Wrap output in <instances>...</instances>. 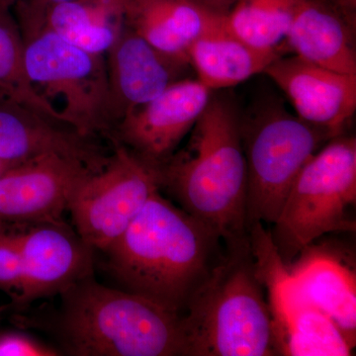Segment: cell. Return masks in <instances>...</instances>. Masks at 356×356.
Instances as JSON below:
<instances>
[{"mask_svg":"<svg viewBox=\"0 0 356 356\" xmlns=\"http://www.w3.org/2000/svg\"><path fill=\"white\" fill-rule=\"evenodd\" d=\"M255 271L266 291L277 355L348 356L353 346L330 318L303 296L264 222L248 227Z\"/></svg>","mask_w":356,"mask_h":356,"instance_id":"ba28073f","label":"cell"},{"mask_svg":"<svg viewBox=\"0 0 356 356\" xmlns=\"http://www.w3.org/2000/svg\"><path fill=\"white\" fill-rule=\"evenodd\" d=\"M14 165H16L15 163H6V161H0V177H1L7 170L13 168Z\"/></svg>","mask_w":356,"mask_h":356,"instance_id":"83f0119b","label":"cell"},{"mask_svg":"<svg viewBox=\"0 0 356 356\" xmlns=\"http://www.w3.org/2000/svg\"><path fill=\"white\" fill-rule=\"evenodd\" d=\"M192 1L209 9L213 13L226 15L238 2V0H192Z\"/></svg>","mask_w":356,"mask_h":356,"instance_id":"484cf974","label":"cell"},{"mask_svg":"<svg viewBox=\"0 0 356 356\" xmlns=\"http://www.w3.org/2000/svg\"><path fill=\"white\" fill-rule=\"evenodd\" d=\"M21 1V0H0V7H3V8L10 9L11 7L15 6L17 2Z\"/></svg>","mask_w":356,"mask_h":356,"instance_id":"f1b7e54d","label":"cell"},{"mask_svg":"<svg viewBox=\"0 0 356 356\" xmlns=\"http://www.w3.org/2000/svg\"><path fill=\"white\" fill-rule=\"evenodd\" d=\"M0 88L10 99L63 123L56 107L33 86L26 70L24 41L19 26L9 9L3 7H0Z\"/></svg>","mask_w":356,"mask_h":356,"instance_id":"7402d4cb","label":"cell"},{"mask_svg":"<svg viewBox=\"0 0 356 356\" xmlns=\"http://www.w3.org/2000/svg\"><path fill=\"white\" fill-rule=\"evenodd\" d=\"M9 98L8 95L3 90V89L0 88V100L7 99Z\"/></svg>","mask_w":356,"mask_h":356,"instance_id":"f546056e","label":"cell"},{"mask_svg":"<svg viewBox=\"0 0 356 356\" xmlns=\"http://www.w3.org/2000/svg\"><path fill=\"white\" fill-rule=\"evenodd\" d=\"M124 25L161 51L188 60L192 42L225 25V15L192 0H118Z\"/></svg>","mask_w":356,"mask_h":356,"instance_id":"2e32d148","label":"cell"},{"mask_svg":"<svg viewBox=\"0 0 356 356\" xmlns=\"http://www.w3.org/2000/svg\"><path fill=\"white\" fill-rule=\"evenodd\" d=\"M93 139L10 98L0 100V161L17 165L58 154L79 159L99 172L110 156Z\"/></svg>","mask_w":356,"mask_h":356,"instance_id":"9a60e30c","label":"cell"},{"mask_svg":"<svg viewBox=\"0 0 356 356\" xmlns=\"http://www.w3.org/2000/svg\"><path fill=\"white\" fill-rule=\"evenodd\" d=\"M54 325L65 355L185 356L181 316L93 274L60 295Z\"/></svg>","mask_w":356,"mask_h":356,"instance_id":"3957f363","label":"cell"},{"mask_svg":"<svg viewBox=\"0 0 356 356\" xmlns=\"http://www.w3.org/2000/svg\"><path fill=\"white\" fill-rule=\"evenodd\" d=\"M93 172L79 159L58 154L14 165L0 177V222L63 219L74 194Z\"/></svg>","mask_w":356,"mask_h":356,"instance_id":"7c38bea8","label":"cell"},{"mask_svg":"<svg viewBox=\"0 0 356 356\" xmlns=\"http://www.w3.org/2000/svg\"><path fill=\"white\" fill-rule=\"evenodd\" d=\"M191 133L186 147L158 168L161 188L227 248L235 247L248 238L241 115L228 98L212 95Z\"/></svg>","mask_w":356,"mask_h":356,"instance_id":"7a4b0ae2","label":"cell"},{"mask_svg":"<svg viewBox=\"0 0 356 356\" xmlns=\"http://www.w3.org/2000/svg\"><path fill=\"white\" fill-rule=\"evenodd\" d=\"M185 356L276 355L266 291L248 236L227 248L181 316Z\"/></svg>","mask_w":356,"mask_h":356,"instance_id":"277c9868","label":"cell"},{"mask_svg":"<svg viewBox=\"0 0 356 356\" xmlns=\"http://www.w3.org/2000/svg\"><path fill=\"white\" fill-rule=\"evenodd\" d=\"M26 70L40 95L62 104L63 123L84 137L110 138L109 84L104 55L89 53L43 29L23 40ZM57 109V108H56Z\"/></svg>","mask_w":356,"mask_h":356,"instance_id":"52a82bcc","label":"cell"},{"mask_svg":"<svg viewBox=\"0 0 356 356\" xmlns=\"http://www.w3.org/2000/svg\"><path fill=\"white\" fill-rule=\"evenodd\" d=\"M355 27L356 0H327Z\"/></svg>","mask_w":356,"mask_h":356,"instance_id":"4316f807","label":"cell"},{"mask_svg":"<svg viewBox=\"0 0 356 356\" xmlns=\"http://www.w3.org/2000/svg\"><path fill=\"white\" fill-rule=\"evenodd\" d=\"M247 166V225L273 224L295 179L323 140L324 131L290 114L273 99L241 115Z\"/></svg>","mask_w":356,"mask_h":356,"instance_id":"8992f818","label":"cell"},{"mask_svg":"<svg viewBox=\"0 0 356 356\" xmlns=\"http://www.w3.org/2000/svg\"><path fill=\"white\" fill-rule=\"evenodd\" d=\"M295 0H238L225 15L227 30L254 48L280 51Z\"/></svg>","mask_w":356,"mask_h":356,"instance_id":"44dd1931","label":"cell"},{"mask_svg":"<svg viewBox=\"0 0 356 356\" xmlns=\"http://www.w3.org/2000/svg\"><path fill=\"white\" fill-rule=\"evenodd\" d=\"M14 225L22 275L16 307L60 296L93 274L95 250L64 219Z\"/></svg>","mask_w":356,"mask_h":356,"instance_id":"30bf717a","label":"cell"},{"mask_svg":"<svg viewBox=\"0 0 356 356\" xmlns=\"http://www.w3.org/2000/svg\"><path fill=\"white\" fill-rule=\"evenodd\" d=\"M21 259L17 231L14 224L0 222V291L13 300L21 287Z\"/></svg>","mask_w":356,"mask_h":356,"instance_id":"603a6c76","label":"cell"},{"mask_svg":"<svg viewBox=\"0 0 356 356\" xmlns=\"http://www.w3.org/2000/svg\"><path fill=\"white\" fill-rule=\"evenodd\" d=\"M290 267L303 296L331 318L348 341H356L355 270L327 250L308 247Z\"/></svg>","mask_w":356,"mask_h":356,"instance_id":"ac0fdd59","label":"cell"},{"mask_svg":"<svg viewBox=\"0 0 356 356\" xmlns=\"http://www.w3.org/2000/svg\"><path fill=\"white\" fill-rule=\"evenodd\" d=\"M111 142L108 163L83 182L69 208L74 228L95 252H106L161 191L158 168Z\"/></svg>","mask_w":356,"mask_h":356,"instance_id":"9c48e42d","label":"cell"},{"mask_svg":"<svg viewBox=\"0 0 356 356\" xmlns=\"http://www.w3.org/2000/svg\"><path fill=\"white\" fill-rule=\"evenodd\" d=\"M105 58L112 130L134 110L184 79L191 67L188 60L158 50L126 26Z\"/></svg>","mask_w":356,"mask_h":356,"instance_id":"5bb4252c","label":"cell"},{"mask_svg":"<svg viewBox=\"0 0 356 356\" xmlns=\"http://www.w3.org/2000/svg\"><path fill=\"white\" fill-rule=\"evenodd\" d=\"M70 0H21L14 6L16 22L19 26L23 40L31 38L44 27L47 13L57 4Z\"/></svg>","mask_w":356,"mask_h":356,"instance_id":"cb8c5ba5","label":"cell"},{"mask_svg":"<svg viewBox=\"0 0 356 356\" xmlns=\"http://www.w3.org/2000/svg\"><path fill=\"white\" fill-rule=\"evenodd\" d=\"M214 91L198 79H182L116 124V140L149 165L165 163L191 133Z\"/></svg>","mask_w":356,"mask_h":356,"instance_id":"8fae6325","label":"cell"},{"mask_svg":"<svg viewBox=\"0 0 356 356\" xmlns=\"http://www.w3.org/2000/svg\"><path fill=\"white\" fill-rule=\"evenodd\" d=\"M118 0H70L51 7L44 29L96 55H106L124 28Z\"/></svg>","mask_w":356,"mask_h":356,"instance_id":"ffe728a7","label":"cell"},{"mask_svg":"<svg viewBox=\"0 0 356 356\" xmlns=\"http://www.w3.org/2000/svg\"><path fill=\"white\" fill-rule=\"evenodd\" d=\"M60 350L21 332L0 336V356H58Z\"/></svg>","mask_w":356,"mask_h":356,"instance_id":"d4e9b609","label":"cell"},{"mask_svg":"<svg viewBox=\"0 0 356 356\" xmlns=\"http://www.w3.org/2000/svg\"><path fill=\"white\" fill-rule=\"evenodd\" d=\"M355 31L327 0H295L284 47L312 64L356 74Z\"/></svg>","mask_w":356,"mask_h":356,"instance_id":"e0dca14e","label":"cell"},{"mask_svg":"<svg viewBox=\"0 0 356 356\" xmlns=\"http://www.w3.org/2000/svg\"><path fill=\"white\" fill-rule=\"evenodd\" d=\"M280 51L254 48L227 30L226 26L192 42L189 64L197 79L210 90L235 86L264 70L280 57Z\"/></svg>","mask_w":356,"mask_h":356,"instance_id":"d6986e66","label":"cell"},{"mask_svg":"<svg viewBox=\"0 0 356 356\" xmlns=\"http://www.w3.org/2000/svg\"><path fill=\"white\" fill-rule=\"evenodd\" d=\"M286 95L296 116L331 139L343 135L356 110V74H343L303 58L280 56L264 70Z\"/></svg>","mask_w":356,"mask_h":356,"instance_id":"4fadbf2b","label":"cell"},{"mask_svg":"<svg viewBox=\"0 0 356 356\" xmlns=\"http://www.w3.org/2000/svg\"><path fill=\"white\" fill-rule=\"evenodd\" d=\"M203 222L154 192L104 254L123 289L182 316L224 252Z\"/></svg>","mask_w":356,"mask_h":356,"instance_id":"6da1fadb","label":"cell"},{"mask_svg":"<svg viewBox=\"0 0 356 356\" xmlns=\"http://www.w3.org/2000/svg\"><path fill=\"white\" fill-rule=\"evenodd\" d=\"M356 139L337 136L316 152L295 179L271 234L287 266L329 233L355 232Z\"/></svg>","mask_w":356,"mask_h":356,"instance_id":"5b68a950","label":"cell"}]
</instances>
